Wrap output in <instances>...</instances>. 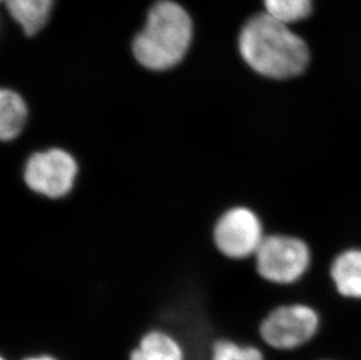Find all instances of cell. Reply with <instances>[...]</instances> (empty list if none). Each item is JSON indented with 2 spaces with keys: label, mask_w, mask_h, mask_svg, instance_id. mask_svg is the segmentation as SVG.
Masks as SVG:
<instances>
[{
  "label": "cell",
  "mask_w": 361,
  "mask_h": 360,
  "mask_svg": "<svg viewBox=\"0 0 361 360\" xmlns=\"http://www.w3.org/2000/svg\"><path fill=\"white\" fill-rule=\"evenodd\" d=\"M239 49L252 71L276 80L302 74L309 62V49L303 39L268 13L257 14L245 25Z\"/></svg>",
  "instance_id": "cell-1"
},
{
  "label": "cell",
  "mask_w": 361,
  "mask_h": 360,
  "mask_svg": "<svg viewBox=\"0 0 361 360\" xmlns=\"http://www.w3.org/2000/svg\"><path fill=\"white\" fill-rule=\"evenodd\" d=\"M192 40V21L178 4H154L143 30L133 40V55L144 68L164 72L184 60Z\"/></svg>",
  "instance_id": "cell-2"
},
{
  "label": "cell",
  "mask_w": 361,
  "mask_h": 360,
  "mask_svg": "<svg viewBox=\"0 0 361 360\" xmlns=\"http://www.w3.org/2000/svg\"><path fill=\"white\" fill-rule=\"evenodd\" d=\"M79 174L75 156L63 148L51 146L28 157L23 169V180L33 193L58 200L72 193Z\"/></svg>",
  "instance_id": "cell-3"
},
{
  "label": "cell",
  "mask_w": 361,
  "mask_h": 360,
  "mask_svg": "<svg viewBox=\"0 0 361 360\" xmlns=\"http://www.w3.org/2000/svg\"><path fill=\"white\" fill-rule=\"evenodd\" d=\"M321 318L307 304H284L263 318L259 335L267 347L277 351H293L310 343L317 336Z\"/></svg>",
  "instance_id": "cell-4"
},
{
  "label": "cell",
  "mask_w": 361,
  "mask_h": 360,
  "mask_svg": "<svg viewBox=\"0 0 361 360\" xmlns=\"http://www.w3.org/2000/svg\"><path fill=\"white\" fill-rule=\"evenodd\" d=\"M256 272L275 284H291L307 272L310 251L300 239L286 235L266 236L255 254Z\"/></svg>",
  "instance_id": "cell-5"
},
{
  "label": "cell",
  "mask_w": 361,
  "mask_h": 360,
  "mask_svg": "<svg viewBox=\"0 0 361 360\" xmlns=\"http://www.w3.org/2000/svg\"><path fill=\"white\" fill-rule=\"evenodd\" d=\"M264 238L259 215L245 206H235L224 212L212 229L215 248L231 260L255 256Z\"/></svg>",
  "instance_id": "cell-6"
},
{
  "label": "cell",
  "mask_w": 361,
  "mask_h": 360,
  "mask_svg": "<svg viewBox=\"0 0 361 360\" xmlns=\"http://www.w3.org/2000/svg\"><path fill=\"white\" fill-rule=\"evenodd\" d=\"M129 360H188L180 340L161 328L150 329L130 351Z\"/></svg>",
  "instance_id": "cell-7"
},
{
  "label": "cell",
  "mask_w": 361,
  "mask_h": 360,
  "mask_svg": "<svg viewBox=\"0 0 361 360\" xmlns=\"http://www.w3.org/2000/svg\"><path fill=\"white\" fill-rule=\"evenodd\" d=\"M30 117V108L24 96L13 89L0 92V138L13 142L24 133Z\"/></svg>",
  "instance_id": "cell-8"
},
{
  "label": "cell",
  "mask_w": 361,
  "mask_h": 360,
  "mask_svg": "<svg viewBox=\"0 0 361 360\" xmlns=\"http://www.w3.org/2000/svg\"><path fill=\"white\" fill-rule=\"evenodd\" d=\"M331 277L341 296L361 299V251L339 255L331 267Z\"/></svg>",
  "instance_id": "cell-9"
},
{
  "label": "cell",
  "mask_w": 361,
  "mask_h": 360,
  "mask_svg": "<svg viewBox=\"0 0 361 360\" xmlns=\"http://www.w3.org/2000/svg\"><path fill=\"white\" fill-rule=\"evenodd\" d=\"M54 0H5L7 10L25 35H35L47 23Z\"/></svg>",
  "instance_id": "cell-10"
},
{
  "label": "cell",
  "mask_w": 361,
  "mask_h": 360,
  "mask_svg": "<svg viewBox=\"0 0 361 360\" xmlns=\"http://www.w3.org/2000/svg\"><path fill=\"white\" fill-rule=\"evenodd\" d=\"M209 360H266L262 351L250 344L219 338L209 347Z\"/></svg>",
  "instance_id": "cell-11"
},
{
  "label": "cell",
  "mask_w": 361,
  "mask_h": 360,
  "mask_svg": "<svg viewBox=\"0 0 361 360\" xmlns=\"http://www.w3.org/2000/svg\"><path fill=\"white\" fill-rule=\"evenodd\" d=\"M266 13L290 24L307 18L311 13V0H264Z\"/></svg>",
  "instance_id": "cell-12"
},
{
  "label": "cell",
  "mask_w": 361,
  "mask_h": 360,
  "mask_svg": "<svg viewBox=\"0 0 361 360\" xmlns=\"http://www.w3.org/2000/svg\"><path fill=\"white\" fill-rule=\"evenodd\" d=\"M21 360H60L59 358L54 357L49 354H30L26 357L23 358Z\"/></svg>",
  "instance_id": "cell-13"
},
{
  "label": "cell",
  "mask_w": 361,
  "mask_h": 360,
  "mask_svg": "<svg viewBox=\"0 0 361 360\" xmlns=\"http://www.w3.org/2000/svg\"><path fill=\"white\" fill-rule=\"evenodd\" d=\"M0 360H7V359L5 357H1V359H0Z\"/></svg>",
  "instance_id": "cell-14"
}]
</instances>
